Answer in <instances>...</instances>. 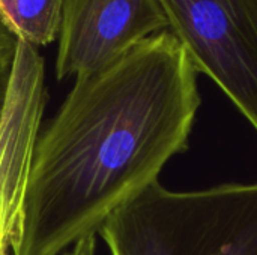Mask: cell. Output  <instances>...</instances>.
Masks as SVG:
<instances>
[{"instance_id":"cell-1","label":"cell","mask_w":257,"mask_h":255,"mask_svg":"<svg viewBox=\"0 0 257 255\" xmlns=\"http://www.w3.org/2000/svg\"><path fill=\"white\" fill-rule=\"evenodd\" d=\"M197 74L185 47L164 30L75 77L35 143L11 254L62 255L158 180L188 147L200 105Z\"/></svg>"},{"instance_id":"cell-2","label":"cell","mask_w":257,"mask_h":255,"mask_svg":"<svg viewBox=\"0 0 257 255\" xmlns=\"http://www.w3.org/2000/svg\"><path fill=\"white\" fill-rule=\"evenodd\" d=\"M98 234L110 255H257V182L176 192L155 180Z\"/></svg>"},{"instance_id":"cell-3","label":"cell","mask_w":257,"mask_h":255,"mask_svg":"<svg viewBox=\"0 0 257 255\" xmlns=\"http://www.w3.org/2000/svg\"><path fill=\"white\" fill-rule=\"evenodd\" d=\"M169 30L257 131V0H157Z\"/></svg>"},{"instance_id":"cell-4","label":"cell","mask_w":257,"mask_h":255,"mask_svg":"<svg viewBox=\"0 0 257 255\" xmlns=\"http://www.w3.org/2000/svg\"><path fill=\"white\" fill-rule=\"evenodd\" d=\"M164 30L157 0H63L56 78L95 72Z\"/></svg>"},{"instance_id":"cell-5","label":"cell","mask_w":257,"mask_h":255,"mask_svg":"<svg viewBox=\"0 0 257 255\" xmlns=\"http://www.w3.org/2000/svg\"><path fill=\"white\" fill-rule=\"evenodd\" d=\"M47 104L45 63L38 48L18 41L0 113V255L17 233Z\"/></svg>"},{"instance_id":"cell-6","label":"cell","mask_w":257,"mask_h":255,"mask_svg":"<svg viewBox=\"0 0 257 255\" xmlns=\"http://www.w3.org/2000/svg\"><path fill=\"white\" fill-rule=\"evenodd\" d=\"M63 0H0V23L33 47H45L59 36Z\"/></svg>"},{"instance_id":"cell-7","label":"cell","mask_w":257,"mask_h":255,"mask_svg":"<svg viewBox=\"0 0 257 255\" xmlns=\"http://www.w3.org/2000/svg\"><path fill=\"white\" fill-rule=\"evenodd\" d=\"M17 38L11 35L5 26L0 23V113L5 104L8 84L14 66L15 51H17Z\"/></svg>"},{"instance_id":"cell-8","label":"cell","mask_w":257,"mask_h":255,"mask_svg":"<svg viewBox=\"0 0 257 255\" xmlns=\"http://www.w3.org/2000/svg\"><path fill=\"white\" fill-rule=\"evenodd\" d=\"M66 255H96V236L80 239Z\"/></svg>"}]
</instances>
